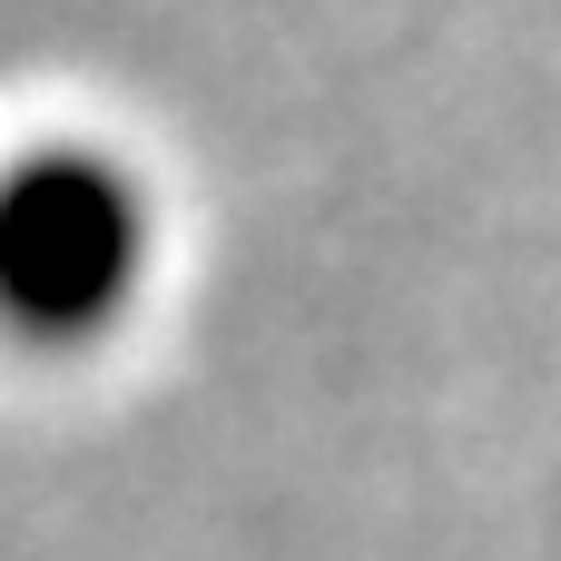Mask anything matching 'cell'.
<instances>
[{"instance_id": "cell-1", "label": "cell", "mask_w": 561, "mask_h": 561, "mask_svg": "<svg viewBox=\"0 0 561 561\" xmlns=\"http://www.w3.org/2000/svg\"><path fill=\"white\" fill-rule=\"evenodd\" d=\"M158 276V197L99 138L0 158V335L30 355L108 345Z\"/></svg>"}]
</instances>
